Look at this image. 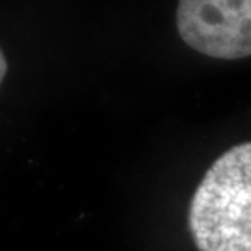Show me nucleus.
<instances>
[{"label": "nucleus", "instance_id": "1", "mask_svg": "<svg viewBox=\"0 0 251 251\" xmlns=\"http://www.w3.org/2000/svg\"><path fill=\"white\" fill-rule=\"evenodd\" d=\"M188 231L199 251H251V144L231 147L206 170Z\"/></svg>", "mask_w": 251, "mask_h": 251}, {"label": "nucleus", "instance_id": "2", "mask_svg": "<svg viewBox=\"0 0 251 251\" xmlns=\"http://www.w3.org/2000/svg\"><path fill=\"white\" fill-rule=\"evenodd\" d=\"M175 23L180 39L205 56H251V0H179Z\"/></svg>", "mask_w": 251, "mask_h": 251}, {"label": "nucleus", "instance_id": "3", "mask_svg": "<svg viewBox=\"0 0 251 251\" xmlns=\"http://www.w3.org/2000/svg\"><path fill=\"white\" fill-rule=\"evenodd\" d=\"M0 65H2V69H0V78H4V76H6V56H4V54H0Z\"/></svg>", "mask_w": 251, "mask_h": 251}]
</instances>
